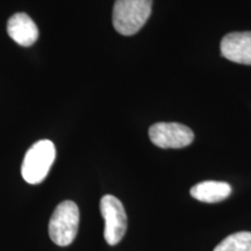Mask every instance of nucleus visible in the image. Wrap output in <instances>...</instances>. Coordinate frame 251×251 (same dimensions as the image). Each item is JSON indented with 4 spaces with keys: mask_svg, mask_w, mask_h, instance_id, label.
I'll list each match as a JSON object with an SVG mask.
<instances>
[{
    "mask_svg": "<svg viewBox=\"0 0 251 251\" xmlns=\"http://www.w3.org/2000/svg\"><path fill=\"white\" fill-rule=\"evenodd\" d=\"M152 0H117L113 8V25L121 35L136 34L151 14Z\"/></svg>",
    "mask_w": 251,
    "mask_h": 251,
    "instance_id": "1",
    "label": "nucleus"
},
{
    "mask_svg": "<svg viewBox=\"0 0 251 251\" xmlns=\"http://www.w3.org/2000/svg\"><path fill=\"white\" fill-rule=\"evenodd\" d=\"M56 158L54 143L49 140H41L34 143L25 155L21 175L28 184L42 183L48 176L52 163Z\"/></svg>",
    "mask_w": 251,
    "mask_h": 251,
    "instance_id": "2",
    "label": "nucleus"
},
{
    "mask_svg": "<svg viewBox=\"0 0 251 251\" xmlns=\"http://www.w3.org/2000/svg\"><path fill=\"white\" fill-rule=\"evenodd\" d=\"M79 226V209L74 201L67 200L56 207L49 222V236L55 244L67 247L74 242Z\"/></svg>",
    "mask_w": 251,
    "mask_h": 251,
    "instance_id": "3",
    "label": "nucleus"
},
{
    "mask_svg": "<svg viewBox=\"0 0 251 251\" xmlns=\"http://www.w3.org/2000/svg\"><path fill=\"white\" fill-rule=\"evenodd\" d=\"M100 212L105 220L103 237L109 246H117L127 230V214L118 198L106 194L100 200Z\"/></svg>",
    "mask_w": 251,
    "mask_h": 251,
    "instance_id": "4",
    "label": "nucleus"
},
{
    "mask_svg": "<svg viewBox=\"0 0 251 251\" xmlns=\"http://www.w3.org/2000/svg\"><path fill=\"white\" fill-rule=\"evenodd\" d=\"M149 137L162 149H180L193 142L194 134L187 126L177 122H158L150 127Z\"/></svg>",
    "mask_w": 251,
    "mask_h": 251,
    "instance_id": "5",
    "label": "nucleus"
},
{
    "mask_svg": "<svg viewBox=\"0 0 251 251\" xmlns=\"http://www.w3.org/2000/svg\"><path fill=\"white\" fill-rule=\"evenodd\" d=\"M221 54L229 61L251 65V31L229 33L221 41Z\"/></svg>",
    "mask_w": 251,
    "mask_h": 251,
    "instance_id": "6",
    "label": "nucleus"
},
{
    "mask_svg": "<svg viewBox=\"0 0 251 251\" xmlns=\"http://www.w3.org/2000/svg\"><path fill=\"white\" fill-rule=\"evenodd\" d=\"M7 33L12 40L23 47H30L39 39V29L26 13L12 15L7 23Z\"/></svg>",
    "mask_w": 251,
    "mask_h": 251,
    "instance_id": "7",
    "label": "nucleus"
},
{
    "mask_svg": "<svg viewBox=\"0 0 251 251\" xmlns=\"http://www.w3.org/2000/svg\"><path fill=\"white\" fill-rule=\"evenodd\" d=\"M190 193L198 201L215 203L224 201L230 196L231 186L225 181L206 180L194 185Z\"/></svg>",
    "mask_w": 251,
    "mask_h": 251,
    "instance_id": "8",
    "label": "nucleus"
},
{
    "mask_svg": "<svg viewBox=\"0 0 251 251\" xmlns=\"http://www.w3.org/2000/svg\"><path fill=\"white\" fill-rule=\"evenodd\" d=\"M213 251H251V231H238L229 235Z\"/></svg>",
    "mask_w": 251,
    "mask_h": 251,
    "instance_id": "9",
    "label": "nucleus"
}]
</instances>
